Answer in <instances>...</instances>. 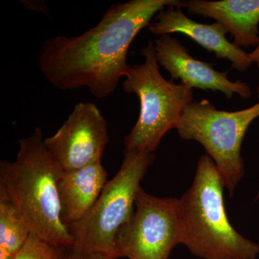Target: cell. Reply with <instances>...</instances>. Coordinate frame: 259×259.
<instances>
[{"label": "cell", "instance_id": "1", "mask_svg": "<svg viewBox=\"0 0 259 259\" xmlns=\"http://www.w3.org/2000/svg\"><path fill=\"white\" fill-rule=\"evenodd\" d=\"M180 0H131L112 5L95 26L77 36L49 37L37 62L46 79L61 90L88 88L97 98L115 91L125 76L127 51L155 15Z\"/></svg>", "mask_w": 259, "mask_h": 259}, {"label": "cell", "instance_id": "2", "mask_svg": "<svg viewBox=\"0 0 259 259\" xmlns=\"http://www.w3.org/2000/svg\"><path fill=\"white\" fill-rule=\"evenodd\" d=\"M62 171L37 127L19 141L14 161L0 163V193L15 204L32 234L56 246H72L74 238L61 219L58 182Z\"/></svg>", "mask_w": 259, "mask_h": 259}, {"label": "cell", "instance_id": "3", "mask_svg": "<svg viewBox=\"0 0 259 259\" xmlns=\"http://www.w3.org/2000/svg\"><path fill=\"white\" fill-rule=\"evenodd\" d=\"M224 188L212 158L201 156L193 182L180 199L182 244L200 259H256L259 244L242 236L228 219Z\"/></svg>", "mask_w": 259, "mask_h": 259}, {"label": "cell", "instance_id": "4", "mask_svg": "<svg viewBox=\"0 0 259 259\" xmlns=\"http://www.w3.org/2000/svg\"><path fill=\"white\" fill-rule=\"evenodd\" d=\"M141 52L144 62L127 67L122 84L124 92L136 94L140 100L139 119L124 139V152H154L193 102V89L163 77L153 42Z\"/></svg>", "mask_w": 259, "mask_h": 259}, {"label": "cell", "instance_id": "5", "mask_svg": "<svg viewBox=\"0 0 259 259\" xmlns=\"http://www.w3.org/2000/svg\"><path fill=\"white\" fill-rule=\"evenodd\" d=\"M154 159L153 153L124 152L120 170L107 181L93 207L69 226L74 246L117 257L116 237L134 212L141 181Z\"/></svg>", "mask_w": 259, "mask_h": 259}, {"label": "cell", "instance_id": "6", "mask_svg": "<svg viewBox=\"0 0 259 259\" xmlns=\"http://www.w3.org/2000/svg\"><path fill=\"white\" fill-rule=\"evenodd\" d=\"M258 117L259 102L245 110L227 112L202 100L187 105L177 124L182 139L202 145L231 196L245 175L241 156L243 139Z\"/></svg>", "mask_w": 259, "mask_h": 259}, {"label": "cell", "instance_id": "7", "mask_svg": "<svg viewBox=\"0 0 259 259\" xmlns=\"http://www.w3.org/2000/svg\"><path fill=\"white\" fill-rule=\"evenodd\" d=\"M182 240L180 199L156 197L141 187L134 212L116 237V254L126 259H170Z\"/></svg>", "mask_w": 259, "mask_h": 259}, {"label": "cell", "instance_id": "8", "mask_svg": "<svg viewBox=\"0 0 259 259\" xmlns=\"http://www.w3.org/2000/svg\"><path fill=\"white\" fill-rule=\"evenodd\" d=\"M109 141L107 122L96 105L79 102L55 134L44 144L63 171L101 160Z\"/></svg>", "mask_w": 259, "mask_h": 259}, {"label": "cell", "instance_id": "9", "mask_svg": "<svg viewBox=\"0 0 259 259\" xmlns=\"http://www.w3.org/2000/svg\"><path fill=\"white\" fill-rule=\"evenodd\" d=\"M158 64L169 73L172 79H180L189 88L220 91L228 98L235 94L243 98L252 96L246 83L232 81L227 72L214 70L212 64L197 60L188 49L170 35H161L154 42Z\"/></svg>", "mask_w": 259, "mask_h": 259}, {"label": "cell", "instance_id": "10", "mask_svg": "<svg viewBox=\"0 0 259 259\" xmlns=\"http://www.w3.org/2000/svg\"><path fill=\"white\" fill-rule=\"evenodd\" d=\"M148 29L155 35H169L178 32L185 34L218 59H228L232 66L240 72H245L253 64L249 54L227 40L228 30L221 23L202 24L189 18L182 8L169 6L158 13L156 21L150 23Z\"/></svg>", "mask_w": 259, "mask_h": 259}, {"label": "cell", "instance_id": "11", "mask_svg": "<svg viewBox=\"0 0 259 259\" xmlns=\"http://www.w3.org/2000/svg\"><path fill=\"white\" fill-rule=\"evenodd\" d=\"M181 8L217 20L231 34L238 47L259 44V0H189L182 1Z\"/></svg>", "mask_w": 259, "mask_h": 259}, {"label": "cell", "instance_id": "12", "mask_svg": "<svg viewBox=\"0 0 259 259\" xmlns=\"http://www.w3.org/2000/svg\"><path fill=\"white\" fill-rule=\"evenodd\" d=\"M101 160L88 166L63 171L58 182L61 219L69 227L79 222L93 207L106 185Z\"/></svg>", "mask_w": 259, "mask_h": 259}, {"label": "cell", "instance_id": "13", "mask_svg": "<svg viewBox=\"0 0 259 259\" xmlns=\"http://www.w3.org/2000/svg\"><path fill=\"white\" fill-rule=\"evenodd\" d=\"M30 233L15 204L0 193V259H14Z\"/></svg>", "mask_w": 259, "mask_h": 259}, {"label": "cell", "instance_id": "14", "mask_svg": "<svg viewBox=\"0 0 259 259\" xmlns=\"http://www.w3.org/2000/svg\"><path fill=\"white\" fill-rule=\"evenodd\" d=\"M61 249L30 233L14 259H59Z\"/></svg>", "mask_w": 259, "mask_h": 259}, {"label": "cell", "instance_id": "15", "mask_svg": "<svg viewBox=\"0 0 259 259\" xmlns=\"http://www.w3.org/2000/svg\"><path fill=\"white\" fill-rule=\"evenodd\" d=\"M59 259H118L114 255L81 249L77 247L63 246Z\"/></svg>", "mask_w": 259, "mask_h": 259}, {"label": "cell", "instance_id": "16", "mask_svg": "<svg viewBox=\"0 0 259 259\" xmlns=\"http://www.w3.org/2000/svg\"><path fill=\"white\" fill-rule=\"evenodd\" d=\"M249 56L252 63H255V64H256L257 66H258L259 69V44L256 47H255V49L253 51V52L250 53Z\"/></svg>", "mask_w": 259, "mask_h": 259}, {"label": "cell", "instance_id": "17", "mask_svg": "<svg viewBox=\"0 0 259 259\" xmlns=\"http://www.w3.org/2000/svg\"><path fill=\"white\" fill-rule=\"evenodd\" d=\"M257 93H258V97L259 98V85L258 86V88H257ZM256 199H259V190L258 194H257Z\"/></svg>", "mask_w": 259, "mask_h": 259}]
</instances>
